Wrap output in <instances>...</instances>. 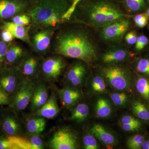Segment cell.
I'll return each mask as SVG.
<instances>
[{"instance_id":"6da1fadb","label":"cell","mask_w":149,"mask_h":149,"mask_svg":"<svg viewBox=\"0 0 149 149\" xmlns=\"http://www.w3.org/2000/svg\"><path fill=\"white\" fill-rule=\"evenodd\" d=\"M50 53L76 59L90 64L97 57V49L90 33L80 26H65L58 28L52 40Z\"/></svg>"},{"instance_id":"7a4b0ae2","label":"cell","mask_w":149,"mask_h":149,"mask_svg":"<svg viewBox=\"0 0 149 149\" xmlns=\"http://www.w3.org/2000/svg\"><path fill=\"white\" fill-rule=\"evenodd\" d=\"M130 16L109 0H86L77 6L70 22L102 28L114 22Z\"/></svg>"},{"instance_id":"3957f363","label":"cell","mask_w":149,"mask_h":149,"mask_svg":"<svg viewBox=\"0 0 149 149\" xmlns=\"http://www.w3.org/2000/svg\"><path fill=\"white\" fill-rule=\"evenodd\" d=\"M68 0H34L27 14L32 25L40 27H60L66 23L63 16L69 10Z\"/></svg>"},{"instance_id":"277c9868","label":"cell","mask_w":149,"mask_h":149,"mask_svg":"<svg viewBox=\"0 0 149 149\" xmlns=\"http://www.w3.org/2000/svg\"><path fill=\"white\" fill-rule=\"evenodd\" d=\"M99 72L107 83L118 91L129 90L134 81L133 74L128 68L116 64L102 66Z\"/></svg>"},{"instance_id":"5b68a950","label":"cell","mask_w":149,"mask_h":149,"mask_svg":"<svg viewBox=\"0 0 149 149\" xmlns=\"http://www.w3.org/2000/svg\"><path fill=\"white\" fill-rule=\"evenodd\" d=\"M60 27H40L31 24L29 31L30 49L40 56H47L50 53L54 34Z\"/></svg>"},{"instance_id":"8992f818","label":"cell","mask_w":149,"mask_h":149,"mask_svg":"<svg viewBox=\"0 0 149 149\" xmlns=\"http://www.w3.org/2000/svg\"><path fill=\"white\" fill-rule=\"evenodd\" d=\"M63 57V56L58 54L43 57L39 76L47 81L57 80L66 67V63Z\"/></svg>"},{"instance_id":"52a82bcc","label":"cell","mask_w":149,"mask_h":149,"mask_svg":"<svg viewBox=\"0 0 149 149\" xmlns=\"http://www.w3.org/2000/svg\"><path fill=\"white\" fill-rule=\"evenodd\" d=\"M34 80L24 78L15 93L11 97L8 107L15 111L26 108L31 101L36 85Z\"/></svg>"},{"instance_id":"ba28073f","label":"cell","mask_w":149,"mask_h":149,"mask_svg":"<svg viewBox=\"0 0 149 149\" xmlns=\"http://www.w3.org/2000/svg\"><path fill=\"white\" fill-rule=\"evenodd\" d=\"M34 0H0V23L20 14L28 13Z\"/></svg>"},{"instance_id":"9c48e42d","label":"cell","mask_w":149,"mask_h":149,"mask_svg":"<svg viewBox=\"0 0 149 149\" xmlns=\"http://www.w3.org/2000/svg\"><path fill=\"white\" fill-rule=\"evenodd\" d=\"M130 26L129 17L119 19L102 27L100 33L101 38L106 42H119Z\"/></svg>"},{"instance_id":"30bf717a","label":"cell","mask_w":149,"mask_h":149,"mask_svg":"<svg viewBox=\"0 0 149 149\" xmlns=\"http://www.w3.org/2000/svg\"><path fill=\"white\" fill-rule=\"evenodd\" d=\"M24 77L18 68L5 67L0 70V87L12 97Z\"/></svg>"},{"instance_id":"8fae6325","label":"cell","mask_w":149,"mask_h":149,"mask_svg":"<svg viewBox=\"0 0 149 149\" xmlns=\"http://www.w3.org/2000/svg\"><path fill=\"white\" fill-rule=\"evenodd\" d=\"M0 129L9 136H19L22 127L15 111L8 107L0 109Z\"/></svg>"},{"instance_id":"7c38bea8","label":"cell","mask_w":149,"mask_h":149,"mask_svg":"<svg viewBox=\"0 0 149 149\" xmlns=\"http://www.w3.org/2000/svg\"><path fill=\"white\" fill-rule=\"evenodd\" d=\"M42 57L29 50L18 67L24 78L34 80L39 77Z\"/></svg>"},{"instance_id":"4fadbf2b","label":"cell","mask_w":149,"mask_h":149,"mask_svg":"<svg viewBox=\"0 0 149 149\" xmlns=\"http://www.w3.org/2000/svg\"><path fill=\"white\" fill-rule=\"evenodd\" d=\"M29 51L23 45L15 40L8 44L5 56L6 67L18 68Z\"/></svg>"},{"instance_id":"5bb4252c","label":"cell","mask_w":149,"mask_h":149,"mask_svg":"<svg viewBox=\"0 0 149 149\" xmlns=\"http://www.w3.org/2000/svg\"><path fill=\"white\" fill-rule=\"evenodd\" d=\"M86 64L85 62L77 60L70 65L65 73V81L74 87L81 85L88 72Z\"/></svg>"},{"instance_id":"9a60e30c","label":"cell","mask_w":149,"mask_h":149,"mask_svg":"<svg viewBox=\"0 0 149 149\" xmlns=\"http://www.w3.org/2000/svg\"><path fill=\"white\" fill-rule=\"evenodd\" d=\"M134 54L128 49L120 46L111 47L102 56V60L106 64H116L129 60Z\"/></svg>"},{"instance_id":"2e32d148","label":"cell","mask_w":149,"mask_h":149,"mask_svg":"<svg viewBox=\"0 0 149 149\" xmlns=\"http://www.w3.org/2000/svg\"><path fill=\"white\" fill-rule=\"evenodd\" d=\"M50 145L54 149H75L77 148V145L72 133L66 130H61L54 133Z\"/></svg>"},{"instance_id":"e0dca14e","label":"cell","mask_w":149,"mask_h":149,"mask_svg":"<svg viewBox=\"0 0 149 149\" xmlns=\"http://www.w3.org/2000/svg\"><path fill=\"white\" fill-rule=\"evenodd\" d=\"M31 25L22 26L10 21H7L1 22L0 27L8 29L12 33L15 38L21 40L29 47L30 45L29 31Z\"/></svg>"},{"instance_id":"ac0fdd59","label":"cell","mask_w":149,"mask_h":149,"mask_svg":"<svg viewBox=\"0 0 149 149\" xmlns=\"http://www.w3.org/2000/svg\"><path fill=\"white\" fill-rule=\"evenodd\" d=\"M59 111L56 96L54 93H52L47 102L40 109L34 112V116L53 118L57 115Z\"/></svg>"},{"instance_id":"d6986e66","label":"cell","mask_w":149,"mask_h":149,"mask_svg":"<svg viewBox=\"0 0 149 149\" xmlns=\"http://www.w3.org/2000/svg\"><path fill=\"white\" fill-rule=\"evenodd\" d=\"M38 84L30 102L31 109L35 112L42 107L48 100V91L45 85L42 82Z\"/></svg>"},{"instance_id":"ffe728a7","label":"cell","mask_w":149,"mask_h":149,"mask_svg":"<svg viewBox=\"0 0 149 149\" xmlns=\"http://www.w3.org/2000/svg\"><path fill=\"white\" fill-rule=\"evenodd\" d=\"M58 95L62 103L67 107L75 104L82 98V93L76 89L65 87L60 90Z\"/></svg>"},{"instance_id":"44dd1931","label":"cell","mask_w":149,"mask_h":149,"mask_svg":"<svg viewBox=\"0 0 149 149\" xmlns=\"http://www.w3.org/2000/svg\"><path fill=\"white\" fill-rule=\"evenodd\" d=\"M134 81L138 95L143 101L149 104V77L136 74Z\"/></svg>"},{"instance_id":"7402d4cb","label":"cell","mask_w":149,"mask_h":149,"mask_svg":"<svg viewBox=\"0 0 149 149\" xmlns=\"http://www.w3.org/2000/svg\"><path fill=\"white\" fill-rule=\"evenodd\" d=\"M131 109L135 117L143 123H149V107L145 102L134 100L131 104Z\"/></svg>"},{"instance_id":"603a6c76","label":"cell","mask_w":149,"mask_h":149,"mask_svg":"<svg viewBox=\"0 0 149 149\" xmlns=\"http://www.w3.org/2000/svg\"><path fill=\"white\" fill-rule=\"evenodd\" d=\"M122 1L130 15L145 12L149 8L148 0H122Z\"/></svg>"},{"instance_id":"cb8c5ba5","label":"cell","mask_w":149,"mask_h":149,"mask_svg":"<svg viewBox=\"0 0 149 149\" xmlns=\"http://www.w3.org/2000/svg\"><path fill=\"white\" fill-rule=\"evenodd\" d=\"M91 132L95 137L106 145L112 146L115 142L113 135L101 125L95 124L91 128Z\"/></svg>"},{"instance_id":"d4e9b609","label":"cell","mask_w":149,"mask_h":149,"mask_svg":"<svg viewBox=\"0 0 149 149\" xmlns=\"http://www.w3.org/2000/svg\"><path fill=\"white\" fill-rule=\"evenodd\" d=\"M27 121V131L32 135H38L43 132L45 128L46 121L44 118L36 116Z\"/></svg>"},{"instance_id":"484cf974","label":"cell","mask_w":149,"mask_h":149,"mask_svg":"<svg viewBox=\"0 0 149 149\" xmlns=\"http://www.w3.org/2000/svg\"><path fill=\"white\" fill-rule=\"evenodd\" d=\"M135 70L136 74L149 77V53L136 60Z\"/></svg>"},{"instance_id":"4316f807","label":"cell","mask_w":149,"mask_h":149,"mask_svg":"<svg viewBox=\"0 0 149 149\" xmlns=\"http://www.w3.org/2000/svg\"><path fill=\"white\" fill-rule=\"evenodd\" d=\"M89 109L87 105L84 103L77 105L72 111L69 119L78 122H81L88 117Z\"/></svg>"},{"instance_id":"83f0119b","label":"cell","mask_w":149,"mask_h":149,"mask_svg":"<svg viewBox=\"0 0 149 149\" xmlns=\"http://www.w3.org/2000/svg\"><path fill=\"white\" fill-rule=\"evenodd\" d=\"M96 112L98 117L102 118L108 117L111 112L110 104L105 99H99L96 103Z\"/></svg>"},{"instance_id":"f1b7e54d","label":"cell","mask_w":149,"mask_h":149,"mask_svg":"<svg viewBox=\"0 0 149 149\" xmlns=\"http://www.w3.org/2000/svg\"><path fill=\"white\" fill-rule=\"evenodd\" d=\"M146 137L144 135L137 133L130 137L127 141V146L130 149H141L142 144Z\"/></svg>"},{"instance_id":"f546056e","label":"cell","mask_w":149,"mask_h":149,"mask_svg":"<svg viewBox=\"0 0 149 149\" xmlns=\"http://www.w3.org/2000/svg\"><path fill=\"white\" fill-rule=\"evenodd\" d=\"M105 80L101 75H95L91 81V88L96 93H103L106 91Z\"/></svg>"},{"instance_id":"4dcf8cb0","label":"cell","mask_w":149,"mask_h":149,"mask_svg":"<svg viewBox=\"0 0 149 149\" xmlns=\"http://www.w3.org/2000/svg\"><path fill=\"white\" fill-rule=\"evenodd\" d=\"M10 137L16 149H35L28 140L19 136H10Z\"/></svg>"},{"instance_id":"1f68e13d","label":"cell","mask_w":149,"mask_h":149,"mask_svg":"<svg viewBox=\"0 0 149 149\" xmlns=\"http://www.w3.org/2000/svg\"><path fill=\"white\" fill-rule=\"evenodd\" d=\"M9 21L22 26H29L32 24L31 17L26 13L20 14L15 15Z\"/></svg>"},{"instance_id":"d6a6232c","label":"cell","mask_w":149,"mask_h":149,"mask_svg":"<svg viewBox=\"0 0 149 149\" xmlns=\"http://www.w3.org/2000/svg\"><path fill=\"white\" fill-rule=\"evenodd\" d=\"M149 44L148 39L146 36L141 35L137 37L135 44V50L136 53H140L144 50Z\"/></svg>"},{"instance_id":"836d02e7","label":"cell","mask_w":149,"mask_h":149,"mask_svg":"<svg viewBox=\"0 0 149 149\" xmlns=\"http://www.w3.org/2000/svg\"><path fill=\"white\" fill-rule=\"evenodd\" d=\"M133 18L136 26L140 28L146 27L148 24L149 19L146 12L135 15L133 16Z\"/></svg>"},{"instance_id":"e575fe53","label":"cell","mask_w":149,"mask_h":149,"mask_svg":"<svg viewBox=\"0 0 149 149\" xmlns=\"http://www.w3.org/2000/svg\"><path fill=\"white\" fill-rule=\"evenodd\" d=\"M70 4V6L69 10H68L66 13L63 16V19L66 23L69 22L72 18V15L74 11L76 9L77 6L82 2L86 0H68Z\"/></svg>"},{"instance_id":"d590c367","label":"cell","mask_w":149,"mask_h":149,"mask_svg":"<svg viewBox=\"0 0 149 149\" xmlns=\"http://www.w3.org/2000/svg\"><path fill=\"white\" fill-rule=\"evenodd\" d=\"M111 98L115 104L122 106L127 102L128 96L124 93H115L111 94Z\"/></svg>"},{"instance_id":"8d00e7d4","label":"cell","mask_w":149,"mask_h":149,"mask_svg":"<svg viewBox=\"0 0 149 149\" xmlns=\"http://www.w3.org/2000/svg\"><path fill=\"white\" fill-rule=\"evenodd\" d=\"M83 144L85 149H97L98 148L97 143L93 136L86 135L83 139Z\"/></svg>"},{"instance_id":"74e56055","label":"cell","mask_w":149,"mask_h":149,"mask_svg":"<svg viewBox=\"0 0 149 149\" xmlns=\"http://www.w3.org/2000/svg\"><path fill=\"white\" fill-rule=\"evenodd\" d=\"M0 38L7 44L12 42L15 39L12 33L9 30L1 27H0Z\"/></svg>"},{"instance_id":"f35d334b","label":"cell","mask_w":149,"mask_h":149,"mask_svg":"<svg viewBox=\"0 0 149 149\" xmlns=\"http://www.w3.org/2000/svg\"><path fill=\"white\" fill-rule=\"evenodd\" d=\"M8 44L4 42L0 38V70L6 67L5 56Z\"/></svg>"},{"instance_id":"ab89813d","label":"cell","mask_w":149,"mask_h":149,"mask_svg":"<svg viewBox=\"0 0 149 149\" xmlns=\"http://www.w3.org/2000/svg\"><path fill=\"white\" fill-rule=\"evenodd\" d=\"M143 123L122 124V128L126 132L140 133L143 130Z\"/></svg>"},{"instance_id":"60d3db41","label":"cell","mask_w":149,"mask_h":149,"mask_svg":"<svg viewBox=\"0 0 149 149\" xmlns=\"http://www.w3.org/2000/svg\"><path fill=\"white\" fill-rule=\"evenodd\" d=\"M137 36V32L135 30H131L127 32L125 35V40L126 43L129 45H135L136 42Z\"/></svg>"},{"instance_id":"b9f144b4","label":"cell","mask_w":149,"mask_h":149,"mask_svg":"<svg viewBox=\"0 0 149 149\" xmlns=\"http://www.w3.org/2000/svg\"><path fill=\"white\" fill-rule=\"evenodd\" d=\"M121 124H141L143 123L135 116L125 115L121 119Z\"/></svg>"},{"instance_id":"7bdbcfd3","label":"cell","mask_w":149,"mask_h":149,"mask_svg":"<svg viewBox=\"0 0 149 149\" xmlns=\"http://www.w3.org/2000/svg\"><path fill=\"white\" fill-rule=\"evenodd\" d=\"M10 100V96L0 87V106H8Z\"/></svg>"},{"instance_id":"ee69618b","label":"cell","mask_w":149,"mask_h":149,"mask_svg":"<svg viewBox=\"0 0 149 149\" xmlns=\"http://www.w3.org/2000/svg\"><path fill=\"white\" fill-rule=\"evenodd\" d=\"M30 138L29 142L32 144L35 149H41L44 148L42 140L37 135H32Z\"/></svg>"},{"instance_id":"f6af8a7d","label":"cell","mask_w":149,"mask_h":149,"mask_svg":"<svg viewBox=\"0 0 149 149\" xmlns=\"http://www.w3.org/2000/svg\"><path fill=\"white\" fill-rule=\"evenodd\" d=\"M141 149H149V139L146 138L142 144Z\"/></svg>"},{"instance_id":"bcb514c9","label":"cell","mask_w":149,"mask_h":149,"mask_svg":"<svg viewBox=\"0 0 149 149\" xmlns=\"http://www.w3.org/2000/svg\"><path fill=\"white\" fill-rule=\"evenodd\" d=\"M145 12L146 13V14L147 15H148V17L149 19V7L147 9V10H146V11Z\"/></svg>"},{"instance_id":"7dc6e473","label":"cell","mask_w":149,"mask_h":149,"mask_svg":"<svg viewBox=\"0 0 149 149\" xmlns=\"http://www.w3.org/2000/svg\"><path fill=\"white\" fill-rule=\"evenodd\" d=\"M148 28H149V25H148Z\"/></svg>"},{"instance_id":"c3c4849f","label":"cell","mask_w":149,"mask_h":149,"mask_svg":"<svg viewBox=\"0 0 149 149\" xmlns=\"http://www.w3.org/2000/svg\"><path fill=\"white\" fill-rule=\"evenodd\" d=\"M148 3H149V0H148Z\"/></svg>"},{"instance_id":"681fc988","label":"cell","mask_w":149,"mask_h":149,"mask_svg":"<svg viewBox=\"0 0 149 149\" xmlns=\"http://www.w3.org/2000/svg\"></svg>"}]
</instances>
